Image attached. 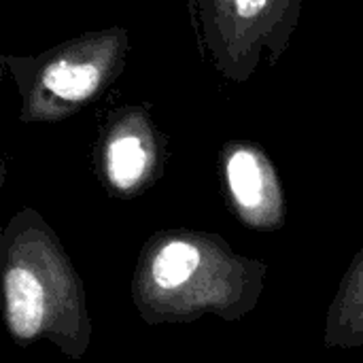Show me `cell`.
I'll list each match as a JSON object with an SVG mask.
<instances>
[{
  "label": "cell",
  "instance_id": "cell-1",
  "mask_svg": "<svg viewBox=\"0 0 363 363\" xmlns=\"http://www.w3.org/2000/svg\"><path fill=\"white\" fill-rule=\"evenodd\" d=\"M128 55L125 30L77 36L36 57H6L23 98V115L70 113L96 100L123 70Z\"/></svg>",
  "mask_w": 363,
  "mask_h": 363
},
{
  "label": "cell",
  "instance_id": "cell-2",
  "mask_svg": "<svg viewBox=\"0 0 363 363\" xmlns=\"http://www.w3.org/2000/svg\"><path fill=\"white\" fill-rule=\"evenodd\" d=\"M6 317L15 338H34L45 321V291L38 279L26 268H13L4 279Z\"/></svg>",
  "mask_w": 363,
  "mask_h": 363
},
{
  "label": "cell",
  "instance_id": "cell-3",
  "mask_svg": "<svg viewBox=\"0 0 363 363\" xmlns=\"http://www.w3.org/2000/svg\"><path fill=\"white\" fill-rule=\"evenodd\" d=\"M228 183L236 204L245 211H259L270 202V194H274V181L264 157L249 149L238 147L228 157Z\"/></svg>",
  "mask_w": 363,
  "mask_h": 363
},
{
  "label": "cell",
  "instance_id": "cell-4",
  "mask_svg": "<svg viewBox=\"0 0 363 363\" xmlns=\"http://www.w3.org/2000/svg\"><path fill=\"white\" fill-rule=\"evenodd\" d=\"M149 168V149L134 130L117 132L106 147V170L115 187H134Z\"/></svg>",
  "mask_w": 363,
  "mask_h": 363
},
{
  "label": "cell",
  "instance_id": "cell-5",
  "mask_svg": "<svg viewBox=\"0 0 363 363\" xmlns=\"http://www.w3.org/2000/svg\"><path fill=\"white\" fill-rule=\"evenodd\" d=\"M200 264V251L191 242H170L153 259L151 274L162 289H174L189 281Z\"/></svg>",
  "mask_w": 363,
  "mask_h": 363
},
{
  "label": "cell",
  "instance_id": "cell-6",
  "mask_svg": "<svg viewBox=\"0 0 363 363\" xmlns=\"http://www.w3.org/2000/svg\"><path fill=\"white\" fill-rule=\"evenodd\" d=\"M211 2H213V0H189V6H191V15H194V19H196L202 11H206Z\"/></svg>",
  "mask_w": 363,
  "mask_h": 363
}]
</instances>
